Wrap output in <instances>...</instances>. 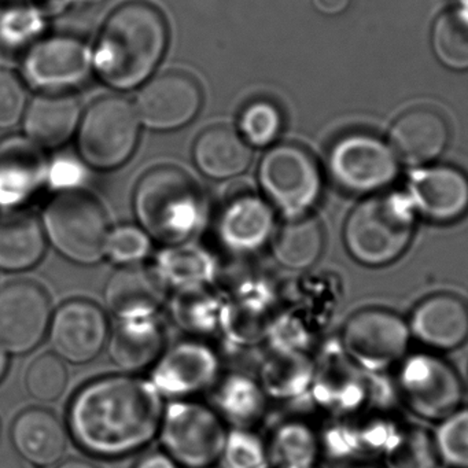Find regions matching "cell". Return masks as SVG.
<instances>
[{
    "label": "cell",
    "mask_w": 468,
    "mask_h": 468,
    "mask_svg": "<svg viewBox=\"0 0 468 468\" xmlns=\"http://www.w3.org/2000/svg\"><path fill=\"white\" fill-rule=\"evenodd\" d=\"M163 284L154 273L133 265L122 267L109 279L105 301L114 319L160 314Z\"/></svg>",
    "instance_id": "cb8c5ba5"
},
{
    "label": "cell",
    "mask_w": 468,
    "mask_h": 468,
    "mask_svg": "<svg viewBox=\"0 0 468 468\" xmlns=\"http://www.w3.org/2000/svg\"><path fill=\"white\" fill-rule=\"evenodd\" d=\"M57 468H98L97 465L92 463L86 462V460L72 459L67 460V462L61 463Z\"/></svg>",
    "instance_id": "7bdbcfd3"
},
{
    "label": "cell",
    "mask_w": 468,
    "mask_h": 468,
    "mask_svg": "<svg viewBox=\"0 0 468 468\" xmlns=\"http://www.w3.org/2000/svg\"><path fill=\"white\" fill-rule=\"evenodd\" d=\"M253 153L248 142L229 127L204 131L194 146V160L202 174L224 180L239 176L250 165Z\"/></svg>",
    "instance_id": "484cf974"
},
{
    "label": "cell",
    "mask_w": 468,
    "mask_h": 468,
    "mask_svg": "<svg viewBox=\"0 0 468 468\" xmlns=\"http://www.w3.org/2000/svg\"><path fill=\"white\" fill-rule=\"evenodd\" d=\"M68 379L69 375L65 361L56 353H46L35 358L27 369V390L39 401H54L64 394Z\"/></svg>",
    "instance_id": "836d02e7"
},
{
    "label": "cell",
    "mask_w": 468,
    "mask_h": 468,
    "mask_svg": "<svg viewBox=\"0 0 468 468\" xmlns=\"http://www.w3.org/2000/svg\"><path fill=\"white\" fill-rule=\"evenodd\" d=\"M388 468H434L435 448L421 430H410L386 454Z\"/></svg>",
    "instance_id": "74e56055"
},
{
    "label": "cell",
    "mask_w": 468,
    "mask_h": 468,
    "mask_svg": "<svg viewBox=\"0 0 468 468\" xmlns=\"http://www.w3.org/2000/svg\"><path fill=\"white\" fill-rule=\"evenodd\" d=\"M352 0H312L314 9L325 16H336L349 7Z\"/></svg>",
    "instance_id": "b9f144b4"
},
{
    "label": "cell",
    "mask_w": 468,
    "mask_h": 468,
    "mask_svg": "<svg viewBox=\"0 0 468 468\" xmlns=\"http://www.w3.org/2000/svg\"><path fill=\"white\" fill-rule=\"evenodd\" d=\"M216 412L223 420L246 429L256 423L264 412L261 386L242 374H232L218 383L215 394Z\"/></svg>",
    "instance_id": "f546056e"
},
{
    "label": "cell",
    "mask_w": 468,
    "mask_h": 468,
    "mask_svg": "<svg viewBox=\"0 0 468 468\" xmlns=\"http://www.w3.org/2000/svg\"><path fill=\"white\" fill-rule=\"evenodd\" d=\"M322 226L309 216L290 218L272 238V253L282 267L305 270L319 259L323 250Z\"/></svg>",
    "instance_id": "f1b7e54d"
},
{
    "label": "cell",
    "mask_w": 468,
    "mask_h": 468,
    "mask_svg": "<svg viewBox=\"0 0 468 468\" xmlns=\"http://www.w3.org/2000/svg\"><path fill=\"white\" fill-rule=\"evenodd\" d=\"M435 449L446 464L468 468V410L452 413L435 437Z\"/></svg>",
    "instance_id": "f35d334b"
},
{
    "label": "cell",
    "mask_w": 468,
    "mask_h": 468,
    "mask_svg": "<svg viewBox=\"0 0 468 468\" xmlns=\"http://www.w3.org/2000/svg\"><path fill=\"white\" fill-rule=\"evenodd\" d=\"M165 345L160 314L116 319L109 334L108 353L122 371H142L157 363Z\"/></svg>",
    "instance_id": "d6986e66"
},
{
    "label": "cell",
    "mask_w": 468,
    "mask_h": 468,
    "mask_svg": "<svg viewBox=\"0 0 468 468\" xmlns=\"http://www.w3.org/2000/svg\"><path fill=\"white\" fill-rule=\"evenodd\" d=\"M328 169L339 187L367 194L394 182L399 174L396 154L375 136L350 133L331 147Z\"/></svg>",
    "instance_id": "9c48e42d"
},
{
    "label": "cell",
    "mask_w": 468,
    "mask_h": 468,
    "mask_svg": "<svg viewBox=\"0 0 468 468\" xmlns=\"http://www.w3.org/2000/svg\"><path fill=\"white\" fill-rule=\"evenodd\" d=\"M201 102V90L193 79L183 73H164L142 89L136 112L146 127L171 131L188 124Z\"/></svg>",
    "instance_id": "9a60e30c"
},
{
    "label": "cell",
    "mask_w": 468,
    "mask_h": 468,
    "mask_svg": "<svg viewBox=\"0 0 468 468\" xmlns=\"http://www.w3.org/2000/svg\"><path fill=\"white\" fill-rule=\"evenodd\" d=\"M21 142L9 141L0 149V205L4 207L23 204L42 183V158Z\"/></svg>",
    "instance_id": "83f0119b"
},
{
    "label": "cell",
    "mask_w": 468,
    "mask_h": 468,
    "mask_svg": "<svg viewBox=\"0 0 468 468\" xmlns=\"http://www.w3.org/2000/svg\"><path fill=\"white\" fill-rule=\"evenodd\" d=\"M410 328L396 314L379 309L358 312L345 325L344 344L353 360L371 369L396 363L408 347Z\"/></svg>",
    "instance_id": "4fadbf2b"
},
{
    "label": "cell",
    "mask_w": 468,
    "mask_h": 468,
    "mask_svg": "<svg viewBox=\"0 0 468 468\" xmlns=\"http://www.w3.org/2000/svg\"><path fill=\"white\" fill-rule=\"evenodd\" d=\"M42 226L50 245L79 265H95L105 257L111 227L101 202L81 191H62L43 210Z\"/></svg>",
    "instance_id": "5b68a950"
},
{
    "label": "cell",
    "mask_w": 468,
    "mask_h": 468,
    "mask_svg": "<svg viewBox=\"0 0 468 468\" xmlns=\"http://www.w3.org/2000/svg\"><path fill=\"white\" fill-rule=\"evenodd\" d=\"M109 334L105 312L89 300L62 303L53 314L48 327L53 352L72 364L94 360L108 345Z\"/></svg>",
    "instance_id": "7c38bea8"
},
{
    "label": "cell",
    "mask_w": 468,
    "mask_h": 468,
    "mask_svg": "<svg viewBox=\"0 0 468 468\" xmlns=\"http://www.w3.org/2000/svg\"><path fill=\"white\" fill-rule=\"evenodd\" d=\"M239 127L242 138L248 144L268 146L281 133V112L267 101H257L250 103L240 114Z\"/></svg>",
    "instance_id": "d590c367"
},
{
    "label": "cell",
    "mask_w": 468,
    "mask_h": 468,
    "mask_svg": "<svg viewBox=\"0 0 468 468\" xmlns=\"http://www.w3.org/2000/svg\"><path fill=\"white\" fill-rule=\"evenodd\" d=\"M0 432H2V423H0Z\"/></svg>",
    "instance_id": "7dc6e473"
},
{
    "label": "cell",
    "mask_w": 468,
    "mask_h": 468,
    "mask_svg": "<svg viewBox=\"0 0 468 468\" xmlns=\"http://www.w3.org/2000/svg\"><path fill=\"white\" fill-rule=\"evenodd\" d=\"M410 333L430 347L453 349L468 336V311L449 294H437L419 303L410 317Z\"/></svg>",
    "instance_id": "44dd1931"
},
{
    "label": "cell",
    "mask_w": 468,
    "mask_h": 468,
    "mask_svg": "<svg viewBox=\"0 0 468 468\" xmlns=\"http://www.w3.org/2000/svg\"><path fill=\"white\" fill-rule=\"evenodd\" d=\"M218 374V353L204 341L187 339L160 356L150 380L161 396L186 399L215 385Z\"/></svg>",
    "instance_id": "5bb4252c"
},
{
    "label": "cell",
    "mask_w": 468,
    "mask_h": 468,
    "mask_svg": "<svg viewBox=\"0 0 468 468\" xmlns=\"http://www.w3.org/2000/svg\"><path fill=\"white\" fill-rule=\"evenodd\" d=\"M133 468H179V464L165 452H152L141 457Z\"/></svg>",
    "instance_id": "60d3db41"
},
{
    "label": "cell",
    "mask_w": 468,
    "mask_h": 468,
    "mask_svg": "<svg viewBox=\"0 0 468 468\" xmlns=\"http://www.w3.org/2000/svg\"><path fill=\"white\" fill-rule=\"evenodd\" d=\"M89 2H92V4H100V2H103V0H89Z\"/></svg>",
    "instance_id": "f6af8a7d"
},
{
    "label": "cell",
    "mask_w": 468,
    "mask_h": 468,
    "mask_svg": "<svg viewBox=\"0 0 468 468\" xmlns=\"http://www.w3.org/2000/svg\"><path fill=\"white\" fill-rule=\"evenodd\" d=\"M80 119V105L68 95H40L26 112L27 135L43 147H58L69 141Z\"/></svg>",
    "instance_id": "4316f807"
},
{
    "label": "cell",
    "mask_w": 468,
    "mask_h": 468,
    "mask_svg": "<svg viewBox=\"0 0 468 468\" xmlns=\"http://www.w3.org/2000/svg\"><path fill=\"white\" fill-rule=\"evenodd\" d=\"M432 50L443 67L468 70V12L452 9L435 21Z\"/></svg>",
    "instance_id": "4dcf8cb0"
},
{
    "label": "cell",
    "mask_w": 468,
    "mask_h": 468,
    "mask_svg": "<svg viewBox=\"0 0 468 468\" xmlns=\"http://www.w3.org/2000/svg\"><path fill=\"white\" fill-rule=\"evenodd\" d=\"M153 239L139 226H120L111 229L106 240L105 257L120 267H133L152 253Z\"/></svg>",
    "instance_id": "e575fe53"
},
{
    "label": "cell",
    "mask_w": 468,
    "mask_h": 468,
    "mask_svg": "<svg viewBox=\"0 0 468 468\" xmlns=\"http://www.w3.org/2000/svg\"><path fill=\"white\" fill-rule=\"evenodd\" d=\"M9 368V352L0 345V380L4 379Z\"/></svg>",
    "instance_id": "ee69618b"
},
{
    "label": "cell",
    "mask_w": 468,
    "mask_h": 468,
    "mask_svg": "<svg viewBox=\"0 0 468 468\" xmlns=\"http://www.w3.org/2000/svg\"><path fill=\"white\" fill-rule=\"evenodd\" d=\"M267 451L271 468H312L316 442L306 427L284 424L276 430Z\"/></svg>",
    "instance_id": "1f68e13d"
},
{
    "label": "cell",
    "mask_w": 468,
    "mask_h": 468,
    "mask_svg": "<svg viewBox=\"0 0 468 468\" xmlns=\"http://www.w3.org/2000/svg\"><path fill=\"white\" fill-rule=\"evenodd\" d=\"M23 83L9 70L0 69V128L17 124L26 111Z\"/></svg>",
    "instance_id": "ab89813d"
},
{
    "label": "cell",
    "mask_w": 468,
    "mask_h": 468,
    "mask_svg": "<svg viewBox=\"0 0 468 468\" xmlns=\"http://www.w3.org/2000/svg\"><path fill=\"white\" fill-rule=\"evenodd\" d=\"M448 141L449 128L445 117L426 106L405 112L390 131L394 152L410 165L431 163L443 152Z\"/></svg>",
    "instance_id": "ffe728a7"
},
{
    "label": "cell",
    "mask_w": 468,
    "mask_h": 468,
    "mask_svg": "<svg viewBox=\"0 0 468 468\" xmlns=\"http://www.w3.org/2000/svg\"><path fill=\"white\" fill-rule=\"evenodd\" d=\"M405 404L426 419H446L462 401V383L445 361L429 355L408 358L399 378Z\"/></svg>",
    "instance_id": "8fae6325"
},
{
    "label": "cell",
    "mask_w": 468,
    "mask_h": 468,
    "mask_svg": "<svg viewBox=\"0 0 468 468\" xmlns=\"http://www.w3.org/2000/svg\"><path fill=\"white\" fill-rule=\"evenodd\" d=\"M166 42L163 15L152 5L131 2L106 21L95 51V70L113 89H135L154 72Z\"/></svg>",
    "instance_id": "7a4b0ae2"
},
{
    "label": "cell",
    "mask_w": 468,
    "mask_h": 468,
    "mask_svg": "<svg viewBox=\"0 0 468 468\" xmlns=\"http://www.w3.org/2000/svg\"><path fill=\"white\" fill-rule=\"evenodd\" d=\"M175 320L194 334H209L221 325L224 303L207 290L176 292L172 303Z\"/></svg>",
    "instance_id": "d6a6232c"
},
{
    "label": "cell",
    "mask_w": 468,
    "mask_h": 468,
    "mask_svg": "<svg viewBox=\"0 0 468 468\" xmlns=\"http://www.w3.org/2000/svg\"><path fill=\"white\" fill-rule=\"evenodd\" d=\"M356 468H375V467H367V465H363V467H356Z\"/></svg>",
    "instance_id": "bcb514c9"
},
{
    "label": "cell",
    "mask_w": 468,
    "mask_h": 468,
    "mask_svg": "<svg viewBox=\"0 0 468 468\" xmlns=\"http://www.w3.org/2000/svg\"><path fill=\"white\" fill-rule=\"evenodd\" d=\"M221 468H271L262 441L248 429L229 432L220 460Z\"/></svg>",
    "instance_id": "8d00e7d4"
},
{
    "label": "cell",
    "mask_w": 468,
    "mask_h": 468,
    "mask_svg": "<svg viewBox=\"0 0 468 468\" xmlns=\"http://www.w3.org/2000/svg\"><path fill=\"white\" fill-rule=\"evenodd\" d=\"M413 207L431 221L451 223L468 210V177L453 166L418 172L410 182Z\"/></svg>",
    "instance_id": "ac0fdd59"
},
{
    "label": "cell",
    "mask_w": 468,
    "mask_h": 468,
    "mask_svg": "<svg viewBox=\"0 0 468 468\" xmlns=\"http://www.w3.org/2000/svg\"><path fill=\"white\" fill-rule=\"evenodd\" d=\"M42 221L29 213L0 216V270L23 272L37 267L46 254Z\"/></svg>",
    "instance_id": "d4e9b609"
},
{
    "label": "cell",
    "mask_w": 468,
    "mask_h": 468,
    "mask_svg": "<svg viewBox=\"0 0 468 468\" xmlns=\"http://www.w3.org/2000/svg\"><path fill=\"white\" fill-rule=\"evenodd\" d=\"M51 301L40 284L13 282L0 290V345L26 355L45 339L50 327Z\"/></svg>",
    "instance_id": "30bf717a"
},
{
    "label": "cell",
    "mask_w": 468,
    "mask_h": 468,
    "mask_svg": "<svg viewBox=\"0 0 468 468\" xmlns=\"http://www.w3.org/2000/svg\"><path fill=\"white\" fill-rule=\"evenodd\" d=\"M138 112L128 101L106 97L84 114L79 131V152L87 164L102 171L127 163L139 138Z\"/></svg>",
    "instance_id": "52a82bcc"
},
{
    "label": "cell",
    "mask_w": 468,
    "mask_h": 468,
    "mask_svg": "<svg viewBox=\"0 0 468 468\" xmlns=\"http://www.w3.org/2000/svg\"><path fill=\"white\" fill-rule=\"evenodd\" d=\"M216 235L229 253L235 256L257 253L275 235L272 207L256 196L237 197L218 213Z\"/></svg>",
    "instance_id": "2e32d148"
},
{
    "label": "cell",
    "mask_w": 468,
    "mask_h": 468,
    "mask_svg": "<svg viewBox=\"0 0 468 468\" xmlns=\"http://www.w3.org/2000/svg\"><path fill=\"white\" fill-rule=\"evenodd\" d=\"M259 180L267 201L289 218L305 215L322 190L316 160L298 144L272 147L260 164Z\"/></svg>",
    "instance_id": "ba28073f"
},
{
    "label": "cell",
    "mask_w": 468,
    "mask_h": 468,
    "mask_svg": "<svg viewBox=\"0 0 468 468\" xmlns=\"http://www.w3.org/2000/svg\"><path fill=\"white\" fill-rule=\"evenodd\" d=\"M91 57L83 43L72 37H51L32 48L24 72L37 89H64L87 78Z\"/></svg>",
    "instance_id": "e0dca14e"
},
{
    "label": "cell",
    "mask_w": 468,
    "mask_h": 468,
    "mask_svg": "<svg viewBox=\"0 0 468 468\" xmlns=\"http://www.w3.org/2000/svg\"><path fill=\"white\" fill-rule=\"evenodd\" d=\"M12 440L27 462L37 467H50L67 451V427L50 410L31 408L20 413L13 423Z\"/></svg>",
    "instance_id": "7402d4cb"
},
{
    "label": "cell",
    "mask_w": 468,
    "mask_h": 468,
    "mask_svg": "<svg viewBox=\"0 0 468 468\" xmlns=\"http://www.w3.org/2000/svg\"><path fill=\"white\" fill-rule=\"evenodd\" d=\"M163 396L152 380L108 375L87 383L70 401V434L87 453L106 459L128 456L160 432Z\"/></svg>",
    "instance_id": "6da1fadb"
},
{
    "label": "cell",
    "mask_w": 468,
    "mask_h": 468,
    "mask_svg": "<svg viewBox=\"0 0 468 468\" xmlns=\"http://www.w3.org/2000/svg\"><path fill=\"white\" fill-rule=\"evenodd\" d=\"M158 435L164 451L177 464L207 468L220 460L229 431L213 408L190 399H176L164 410Z\"/></svg>",
    "instance_id": "8992f818"
},
{
    "label": "cell",
    "mask_w": 468,
    "mask_h": 468,
    "mask_svg": "<svg viewBox=\"0 0 468 468\" xmlns=\"http://www.w3.org/2000/svg\"><path fill=\"white\" fill-rule=\"evenodd\" d=\"M153 273L164 286L175 292L205 290L215 281L218 264L215 257L193 243L165 246L155 256Z\"/></svg>",
    "instance_id": "603a6c76"
},
{
    "label": "cell",
    "mask_w": 468,
    "mask_h": 468,
    "mask_svg": "<svg viewBox=\"0 0 468 468\" xmlns=\"http://www.w3.org/2000/svg\"><path fill=\"white\" fill-rule=\"evenodd\" d=\"M133 210L139 227L164 246L190 242L207 213L201 188L175 166L152 169L139 180Z\"/></svg>",
    "instance_id": "3957f363"
},
{
    "label": "cell",
    "mask_w": 468,
    "mask_h": 468,
    "mask_svg": "<svg viewBox=\"0 0 468 468\" xmlns=\"http://www.w3.org/2000/svg\"><path fill=\"white\" fill-rule=\"evenodd\" d=\"M410 202L401 197H374L353 209L345 224L350 256L364 265H386L399 259L413 235Z\"/></svg>",
    "instance_id": "277c9868"
}]
</instances>
